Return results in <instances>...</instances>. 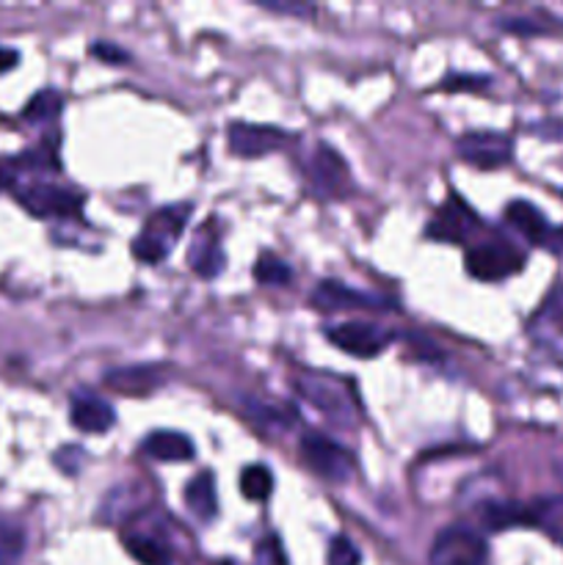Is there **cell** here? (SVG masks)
Returning <instances> with one entry per match:
<instances>
[{
	"instance_id": "cell-4",
	"label": "cell",
	"mask_w": 563,
	"mask_h": 565,
	"mask_svg": "<svg viewBox=\"0 0 563 565\" xmlns=\"http://www.w3.org/2000/svg\"><path fill=\"white\" fill-rule=\"evenodd\" d=\"M301 461L329 483H348L353 478V456L323 434H307L298 441Z\"/></svg>"
},
{
	"instance_id": "cell-23",
	"label": "cell",
	"mask_w": 563,
	"mask_h": 565,
	"mask_svg": "<svg viewBox=\"0 0 563 565\" xmlns=\"http://www.w3.org/2000/svg\"><path fill=\"white\" fill-rule=\"evenodd\" d=\"M61 110H64V97L55 88H42V92L28 99L22 116L28 121H53L59 119Z\"/></svg>"
},
{
	"instance_id": "cell-15",
	"label": "cell",
	"mask_w": 563,
	"mask_h": 565,
	"mask_svg": "<svg viewBox=\"0 0 563 565\" xmlns=\"http://www.w3.org/2000/svg\"><path fill=\"white\" fill-rule=\"evenodd\" d=\"M506 221L508 226L519 232L522 237H528L535 246H552V237L557 235L550 224H546L544 213H541L535 204L524 202V199H517L506 207Z\"/></svg>"
},
{
	"instance_id": "cell-1",
	"label": "cell",
	"mask_w": 563,
	"mask_h": 565,
	"mask_svg": "<svg viewBox=\"0 0 563 565\" xmlns=\"http://www.w3.org/2000/svg\"><path fill=\"white\" fill-rule=\"evenodd\" d=\"M191 215V204H177V207H163L144 224L132 241V257L144 265H158L169 257V248L185 230V221Z\"/></svg>"
},
{
	"instance_id": "cell-6",
	"label": "cell",
	"mask_w": 563,
	"mask_h": 565,
	"mask_svg": "<svg viewBox=\"0 0 563 565\" xmlns=\"http://www.w3.org/2000/svg\"><path fill=\"white\" fill-rule=\"evenodd\" d=\"M489 546L475 530L447 527L431 546V565H486Z\"/></svg>"
},
{
	"instance_id": "cell-10",
	"label": "cell",
	"mask_w": 563,
	"mask_h": 565,
	"mask_svg": "<svg viewBox=\"0 0 563 565\" xmlns=\"http://www.w3.org/2000/svg\"><path fill=\"white\" fill-rule=\"evenodd\" d=\"M458 158L475 169H500L513 158V141L502 132H467L456 141Z\"/></svg>"
},
{
	"instance_id": "cell-7",
	"label": "cell",
	"mask_w": 563,
	"mask_h": 565,
	"mask_svg": "<svg viewBox=\"0 0 563 565\" xmlns=\"http://www.w3.org/2000/svg\"><path fill=\"white\" fill-rule=\"evenodd\" d=\"M326 334H329L331 345L357 359H375L395 340V334H390V331L379 329L373 323H364V320H348V323L331 326Z\"/></svg>"
},
{
	"instance_id": "cell-27",
	"label": "cell",
	"mask_w": 563,
	"mask_h": 565,
	"mask_svg": "<svg viewBox=\"0 0 563 565\" xmlns=\"http://www.w3.org/2000/svg\"><path fill=\"white\" fill-rule=\"evenodd\" d=\"M326 561H329V565H362V555H359L357 544L351 539L337 535V539H331L329 557Z\"/></svg>"
},
{
	"instance_id": "cell-17",
	"label": "cell",
	"mask_w": 563,
	"mask_h": 565,
	"mask_svg": "<svg viewBox=\"0 0 563 565\" xmlns=\"http://www.w3.org/2000/svg\"><path fill=\"white\" fill-rule=\"evenodd\" d=\"M185 508L202 522H213L219 516V497H215V480L210 472H199L185 486Z\"/></svg>"
},
{
	"instance_id": "cell-18",
	"label": "cell",
	"mask_w": 563,
	"mask_h": 565,
	"mask_svg": "<svg viewBox=\"0 0 563 565\" xmlns=\"http://www.w3.org/2000/svg\"><path fill=\"white\" fill-rule=\"evenodd\" d=\"M188 263H191V270L202 279H213L224 270V248H221L219 237L208 235V230L199 232V241L191 246V254H188Z\"/></svg>"
},
{
	"instance_id": "cell-5",
	"label": "cell",
	"mask_w": 563,
	"mask_h": 565,
	"mask_svg": "<svg viewBox=\"0 0 563 565\" xmlns=\"http://www.w3.org/2000/svg\"><path fill=\"white\" fill-rule=\"evenodd\" d=\"M524 252H519L513 243L508 241H486L475 243L467 252L464 263H467L469 276L480 281H502L508 276L519 274L524 268Z\"/></svg>"
},
{
	"instance_id": "cell-26",
	"label": "cell",
	"mask_w": 563,
	"mask_h": 565,
	"mask_svg": "<svg viewBox=\"0 0 563 565\" xmlns=\"http://www.w3.org/2000/svg\"><path fill=\"white\" fill-rule=\"evenodd\" d=\"M17 166H22V169H31V171H59L61 169L59 158H55V147H50V143L47 147L28 149V152L17 160Z\"/></svg>"
},
{
	"instance_id": "cell-25",
	"label": "cell",
	"mask_w": 563,
	"mask_h": 565,
	"mask_svg": "<svg viewBox=\"0 0 563 565\" xmlns=\"http://www.w3.org/2000/svg\"><path fill=\"white\" fill-rule=\"evenodd\" d=\"M480 519H484V524L491 533H500V530L511 527V524H524V508L508 505V502H489L480 511Z\"/></svg>"
},
{
	"instance_id": "cell-14",
	"label": "cell",
	"mask_w": 563,
	"mask_h": 565,
	"mask_svg": "<svg viewBox=\"0 0 563 565\" xmlns=\"http://www.w3.org/2000/svg\"><path fill=\"white\" fill-rule=\"evenodd\" d=\"M312 180L318 188L329 196H346L351 191V169L346 160L334 152L331 147L320 143L318 152L312 158Z\"/></svg>"
},
{
	"instance_id": "cell-32",
	"label": "cell",
	"mask_w": 563,
	"mask_h": 565,
	"mask_svg": "<svg viewBox=\"0 0 563 565\" xmlns=\"http://www.w3.org/2000/svg\"><path fill=\"white\" fill-rule=\"evenodd\" d=\"M17 64H20V53H17V50L3 47V44H0V75H6V72L14 70Z\"/></svg>"
},
{
	"instance_id": "cell-22",
	"label": "cell",
	"mask_w": 563,
	"mask_h": 565,
	"mask_svg": "<svg viewBox=\"0 0 563 565\" xmlns=\"http://www.w3.org/2000/svg\"><path fill=\"white\" fill-rule=\"evenodd\" d=\"M241 491L246 500L265 502L274 491V472L265 463H252L241 472Z\"/></svg>"
},
{
	"instance_id": "cell-31",
	"label": "cell",
	"mask_w": 563,
	"mask_h": 565,
	"mask_svg": "<svg viewBox=\"0 0 563 565\" xmlns=\"http://www.w3.org/2000/svg\"><path fill=\"white\" fill-rule=\"evenodd\" d=\"M92 55L99 61H108V64H127V61H130V53H125L121 47H116L114 42H94Z\"/></svg>"
},
{
	"instance_id": "cell-2",
	"label": "cell",
	"mask_w": 563,
	"mask_h": 565,
	"mask_svg": "<svg viewBox=\"0 0 563 565\" xmlns=\"http://www.w3.org/2000/svg\"><path fill=\"white\" fill-rule=\"evenodd\" d=\"M296 392L309 406H315L320 414L334 419V423L348 425L357 417V401H353L348 381L334 379V375L309 373L296 381Z\"/></svg>"
},
{
	"instance_id": "cell-21",
	"label": "cell",
	"mask_w": 563,
	"mask_h": 565,
	"mask_svg": "<svg viewBox=\"0 0 563 565\" xmlns=\"http://www.w3.org/2000/svg\"><path fill=\"white\" fill-rule=\"evenodd\" d=\"M25 530L11 516L0 513V565H20L25 555Z\"/></svg>"
},
{
	"instance_id": "cell-8",
	"label": "cell",
	"mask_w": 563,
	"mask_h": 565,
	"mask_svg": "<svg viewBox=\"0 0 563 565\" xmlns=\"http://www.w3.org/2000/svg\"><path fill=\"white\" fill-rule=\"evenodd\" d=\"M287 132L270 125H252V121H232L226 127V143L235 158H265L268 152H276L287 143Z\"/></svg>"
},
{
	"instance_id": "cell-28",
	"label": "cell",
	"mask_w": 563,
	"mask_h": 565,
	"mask_svg": "<svg viewBox=\"0 0 563 565\" xmlns=\"http://www.w3.org/2000/svg\"><path fill=\"white\" fill-rule=\"evenodd\" d=\"M497 28L513 36H544L550 33V25H541V22L530 20V17H506V20H497Z\"/></svg>"
},
{
	"instance_id": "cell-9",
	"label": "cell",
	"mask_w": 563,
	"mask_h": 565,
	"mask_svg": "<svg viewBox=\"0 0 563 565\" xmlns=\"http://www.w3.org/2000/svg\"><path fill=\"white\" fill-rule=\"evenodd\" d=\"M478 226L480 218L475 215V210L461 196L450 193L447 202L434 213V218H431L425 232H428V237H434L439 243H467Z\"/></svg>"
},
{
	"instance_id": "cell-33",
	"label": "cell",
	"mask_w": 563,
	"mask_h": 565,
	"mask_svg": "<svg viewBox=\"0 0 563 565\" xmlns=\"http://www.w3.org/2000/svg\"><path fill=\"white\" fill-rule=\"evenodd\" d=\"M9 185H11V174L6 171V166L0 163V191H3V188H9Z\"/></svg>"
},
{
	"instance_id": "cell-12",
	"label": "cell",
	"mask_w": 563,
	"mask_h": 565,
	"mask_svg": "<svg viewBox=\"0 0 563 565\" xmlns=\"http://www.w3.org/2000/svg\"><path fill=\"white\" fill-rule=\"evenodd\" d=\"M70 419L81 434H108L116 425V412L105 397L83 390L72 395Z\"/></svg>"
},
{
	"instance_id": "cell-30",
	"label": "cell",
	"mask_w": 563,
	"mask_h": 565,
	"mask_svg": "<svg viewBox=\"0 0 563 565\" xmlns=\"http://www.w3.org/2000/svg\"><path fill=\"white\" fill-rule=\"evenodd\" d=\"M484 86H489V77L480 75H450L439 83L442 92H480Z\"/></svg>"
},
{
	"instance_id": "cell-11",
	"label": "cell",
	"mask_w": 563,
	"mask_h": 565,
	"mask_svg": "<svg viewBox=\"0 0 563 565\" xmlns=\"http://www.w3.org/2000/svg\"><path fill=\"white\" fill-rule=\"evenodd\" d=\"M309 303H312L318 312H346V309H386L390 303L384 298L364 296V292L353 290V287H346L342 281L326 279L320 281L318 287L309 296Z\"/></svg>"
},
{
	"instance_id": "cell-16",
	"label": "cell",
	"mask_w": 563,
	"mask_h": 565,
	"mask_svg": "<svg viewBox=\"0 0 563 565\" xmlns=\"http://www.w3.org/2000/svg\"><path fill=\"white\" fill-rule=\"evenodd\" d=\"M144 452L152 456L155 461H163V463H182V461H191L196 456V447L193 441L188 439L185 434L180 430H155L144 439Z\"/></svg>"
},
{
	"instance_id": "cell-20",
	"label": "cell",
	"mask_w": 563,
	"mask_h": 565,
	"mask_svg": "<svg viewBox=\"0 0 563 565\" xmlns=\"http://www.w3.org/2000/svg\"><path fill=\"white\" fill-rule=\"evenodd\" d=\"M121 544L130 552L132 561H138L141 565H171L169 546L160 539H155V535L127 533L125 539H121Z\"/></svg>"
},
{
	"instance_id": "cell-3",
	"label": "cell",
	"mask_w": 563,
	"mask_h": 565,
	"mask_svg": "<svg viewBox=\"0 0 563 565\" xmlns=\"http://www.w3.org/2000/svg\"><path fill=\"white\" fill-rule=\"evenodd\" d=\"M17 202L36 218H75L83 210V196L55 182H28L14 191Z\"/></svg>"
},
{
	"instance_id": "cell-19",
	"label": "cell",
	"mask_w": 563,
	"mask_h": 565,
	"mask_svg": "<svg viewBox=\"0 0 563 565\" xmlns=\"http://www.w3.org/2000/svg\"><path fill=\"white\" fill-rule=\"evenodd\" d=\"M524 524H533L563 546V497H546L524 508Z\"/></svg>"
},
{
	"instance_id": "cell-13",
	"label": "cell",
	"mask_w": 563,
	"mask_h": 565,
	"mask_svg": "<svg viewBox=\"0 0 563 565\" xmlns=\"http://www.w3.org/2000/svg\"><path fill=\"white\" fill-rule=\"evenodd\" d=\"M105 384L108 390L119 392V395H132L144 397L152 395L155 390L166 384V370L158 367V364H136V367H119L110 370L105 375Z\"/></svg>"
},
{
	"instance_id": "cell-29",
	"label": "cell",
	"mask_w": 563,
	"mask_h": 565,
	"mask_svg": "<svg viewBox=\"0 0 563 565\" xmlns=\"http://www.w3.org/2000/svg\"><path fill=\"white\" fill-rule=\"evenodd\" d=\"M259 9L270 11V14H285V17H312L315 9L307 3H290V0H257Z\"/></svg>"
},
{
	"instance_id": "cell-24",
	"label": "cell",
	"mask_w": 563,
	"mask_h": 565,
	"mask_svg": "<svg viewBox=\"0 0 563 565\" xmlns=\"http://www.w3.org/2000/svg\"><path fill=\"white\" fill-rule=\"evenodd\" d=\"M254 279H257L259 285L285 287L293 281V270L285 259L274 257V254H259L257 263H254Z\"/></svg>"
}]
</instances>
